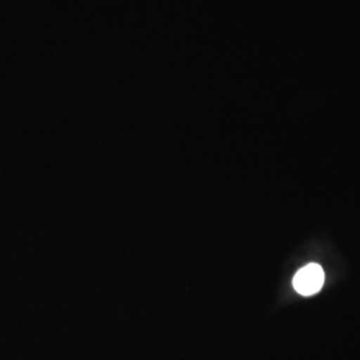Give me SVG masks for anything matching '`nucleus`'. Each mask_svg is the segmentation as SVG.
Returning <instances> with one entry per match:
<instances>
[{
	"instance_id": "nucleus-1",
	"label": "nucleus",
	"mask_w": 360,
	"mask_h": 360,
	"mask_svg": "<svg viewBox=\"0 0 360 360\" xmlns=\"http://www.w3.org/2000/svg\"><path fill=\"white\" fill-rule=\"evenodd\" d=\"M324 283V272L318 264H309L299 271L294 278V287L302 295L316 294Z\"/></svg>"
}]
</instances>
